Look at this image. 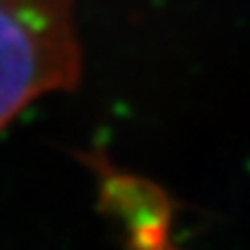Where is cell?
<instances>
[{
	"label": "cell",
	"instance_id": "1",
	"mask_svg": "<svg viewBox=\"0 0 250 250\" xmlns=\"http://www.w3.org/2000/svg\"><path fill=\"white\" fill-rule=\"evenodd\" d=\"M79 79L74 0H0V130L35 100L74 90Z\"/></svg>",
	"mask_w": 250,
	"mask_h": 250
},
{
	"label": "cell",
	"instance_id": "2",
	"mask_svg": "<svg viewBox=\"0 0 250 250\" xmlns=\"http://www.w3.org/2000/svg\"><path fill=\"white\" fill-rule=\"evenodd\" d=\"M98 176V208L123 232L127 250H181L174 243L176 202L153 181L116 169L104 153H81Z\"/></svg>",
	"mask_w": 250,
	"mask_h": 250
}]
</instances>
